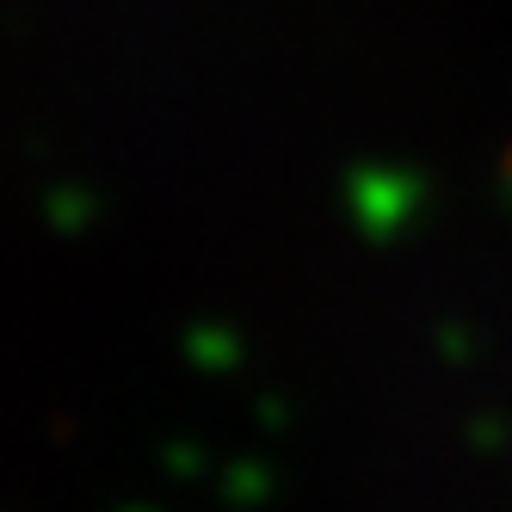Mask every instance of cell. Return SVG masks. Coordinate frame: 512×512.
<instances>
[]
</instances>
